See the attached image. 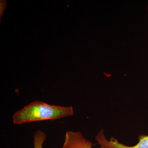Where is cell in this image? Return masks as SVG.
Masks as SVG:
<instances>
[{
  "mask_svg": "<svg viewBox=\"0 0 148 148\" xmlns=\"http://www.w3.org/2000/svg\"><path fill=\"white\" fill-rule=\"evenodd\" d=\"M139 142L133 146H128L119 143L116 139L111 138L110 141L107 140L104 130L101 129L95 136V140L100 146L99 148H148V135L140 134Z\"/></svg>",
  "mask_w": 148,
  "mask_h": 148,
  "instance_id": "7a4b0ae2",
  "label": "cell"
},
{
  "mask_svg": "<svg viewBox=\"0 0 148 148\" xmlns=\"http://www.w3.org/2000/svg\"><path fill=\"white\" fill-rule=\"evenodd\" d=\"M93 144L80 132L67 131L62 148H92Z\"/></svg>",
  "mask_w": 148,
  "mask_h": 148,
  "instance_id": "3957f363",
  "label": "cell"
},
{
  "mask_svg": "<svg viewBox=\"0 0 148 148\" xmlns=\"http://www.w3.org/2000/svg\"><path fill=\"white\" fill-rule=\"evenodd\" d=\"M33 137L34 148H43V145L47 138L45 133L42 130L38 129L35 132Z\"/></svg>",
  "mask_w": 148,
  "mask_h": 148,
  "instance_id": "277c9868",
  "label": "cell"
},
{
  "mask_svg": "<svg viewBox=\"0 0 148 148\" xmlns=\"http://www.w3.org/2000/svg\"><path fill=\"white\" fill-rule=\"evenodd\" d=\"M72 106L49 105L42 101L32 102L16 111L12 117L14 124L21 125L42 121L54 120L73 115Z\"/></svg>",
  "mask_w": 148,
  "mask_h": 148,
  "instance_id": "6da1fadb",
  "label": "cell"
},
{
  "mask_svg": "<svg viewBox=\"0 0 148 148\" xmlns=\"http://www.w3.org/2000/svg\"><path fill=\"white\" fill-rule=\"evenodd\" d=\"M147 9H148V7H147Z\"/></svg>",
  "mask_w": 148,
  "mask_h": 148,
  "instance_id": "5b68a950",
  "label": "cell"
}]
</instances>
